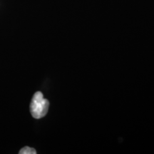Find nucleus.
Wrapping results in <instances>:
<instances>
[{
	"instance_id": "f257e3e1",
	"label": "nucleus",
	"mask_w": 154,
	"mask_h": 154,
	"mask_svg": "<svg viewBox=\"0 0 154 154\" xmlns=\"http://www.w3.org/2000/svg\"><path fill=\"white\" fill-rule=\"evenodd\" d=\"M49 107V102L44 99L43 94L40 91L36 92L30 103V111L32 116L36 119L43 118L47 115Z\"/></svg>"
},
{
	"instance_id": "f03ea898",
	"label": "nucleus",
	"mask_w": 154,
	"mask_h": 154,
	"mask_svg": "<svg viewBox=\"0 0 154 154\" xmlns=\"http://www.w3.org/2000/svg\"><path fill=\"white\" fill-rule=\"evenodd\" d=\"M19 154H36V150L33 149V148L29 147V146H25L20 150L19 152Z\"/></svg>"
}]
</instances>
